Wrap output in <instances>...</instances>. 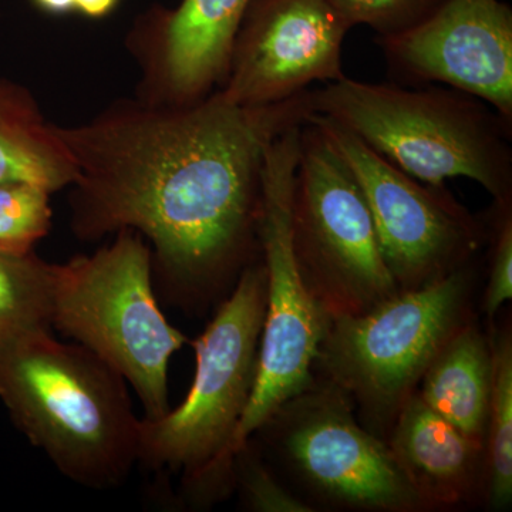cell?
I'll list each match as a JSON object with an SVG mask.
<instances>
[{"instance_id": "6da1fadb", "label": "cell", "mask_w": 512, "mask_h": 512, "mask_svg": "<svg viewBox=\"0 0 512 512\" xmlns=\"http://www.w3.org/2000/svg\"><path fill=\"white\" fill-rule=\"evenodd\" d=\"M312 114L311 89L261 107L215 90L180 106L121 100L86 123L53 124L76 165L73 232H137L170 302L205 311L261 256L266 150Z\"/></svg>"}, {"instance_id": "7a4b0ae2", "label": "cell", "mask_w": 512, "mask_h": 512, "mask_svg": "<svg viewBox=\"0 0 512 512\" xmlns=\"http://www.w3.org/2000/svg\"><path fill=\"white\" fill-rule=\"evenodd\" d=\"M128 383L79 343L53 329L0 342V400L16 429L62 476L90 490H113L138 464L141 419Z\"/></svg>"}, {"instance_id": "3957f363", "label": "cell", "mask_w": 512, "mask_h": 512, "mask_svg": "<svg viewBox=\"0 0 512 512\" xmlns=\"http://www.w3.org/2000/svg\"><path fill=\"white\" fill-rule=\"evenodd\" d=\"M311 103L313 113L345 127L416 180L441 185L466 177L495 204L512 202V121L471 94L345 76L311 90Z\"/></svg>"}, {"instance_id": "277c9868", "label": "cell", "mask_w": 512, "mask_h": 512, "mask_svg": "<svg viewBox=\"0 0 512 512\" xmlns=\"http://www.w3.org/2000/svg\"><path fill=\"white\" fill-rule=\"evenodd\" d=\"M265 305L259 256L195 340L197 366L184 402L160 419H141L138 463L181 474L192 500L212 503L234 487L232 443L254 390Z\"/></svg>"}, {"instance_id": "5b68a950", "label": "cell", "mask_w": 512, "mask_h": 512, "mask_svg": "<svg viewBox=\"0 0 512 512\" xmlns=\"http://www.w3.org/2000/svg\"><path fill=\"white\" fill-rule=\"evenodd\" d=\"M153 254L140 234L117 232L92 255L56 264L50 326L123 376L144 419L170 412L168 365L188 339L158 306Z\"/></svg>"}, {"instance_id": "8992f818", "label": "cell", "mask_w": 512, "mask_h": 512, "mask_svg": "<svg viewBox=\"0 0 512 512\" xmlns=\"http://www.w3.org/2000/svg\"><path fill=\"white\" fill-rule=\"evenodd\" d=\"M471 264L400 291L355 316L330 319L316 362L367 419L392 423L433 360L470 322Z\"/></svg>"}, {"instance_id": "52a82bcc", "label": "cell", "mask_w": 512, "mask_h": 512, "mask_svg": "<svg viewBox=\"0 0 512 512\" xmlns=\"http://www.w3.org/2000/svg\"><path fill=\"white\" fill-rule=\"evenodd\" d=\"M291 228L303 281L330 319L362 315L400 292L352 168L311 119L299 138Z\"/></svg>"}, {"instance_id": "ba28073f", "label": "cell", "mask_w": 512, "mask_h": 512, "mask_svg": "<svg viewBox=\"0 0 512 512\" xmlns=\"http://www.w3.org/2000/svg\"><path fill=\"white\" fill-rule=\"evenodd\" d=\"M302 126L285 131L265 153L259 244L266 305L251 399L232 443V456L284 404L313 384L312 370L330 318L303 281L292 245L291 200Z\"/></svg>"}, {"instance_id": "9c48e42d", "label": "cell", "mask_w": 512, "mask_h": 512, "mask_svg": "<svg viewBox=\"0 0 512 512\" xmlns=\"http://www.w3.org/2000/svg\"><path fill=\"white\" fill-rule=\"evenodd\" d=\"M311 120L352 168L400 291L420 288L473 262L487 241L488 224L444 184L416 180L326 117L312 114Z\"/></svg>"}, {"instance_id": "30bf717a", "label": "cell", "mask_w": 512, "mask_h": 512, "mask_svg": "<svg viewBox=\"0 0 512 512\" xmlns=\"http://www.w3.org/2000/svg\"><path fill=\"white\" fill-rule=\"evenodd\" d=\"M350 404L332 383L312 384L268 421L281 427V450L293 470L316 494L342 507L426 510L387 443L357 423Z\"/></svg>"}, {"instance_id": "8fae6325", "label": "cell", "mask_w": 512, "mask_h": 512, "mask_svg": "<svg viewBox=\"0 0 512 512\" xmlns=\"http://www.w3.org/2000/svg\"><path fill=\"white\" fill-rule=\"evenodd\" d=\"M352 29L325 0H251L229 52L222 99L261 107L313 83L345 77L342 47Z\"/></svg>"}, {"instance_id": "7c38bea8", "label": "cell", "mask_w": 512, "mask_h": 512, "mask_svg": "<svg viewBox=\"0 0 512 512\" xmlns=\"http://www.w3.org/2000/svg\"><path fill=\"white\" fill-rule=\"evenodd\" d=\"M397 84H443L512 121V9L501 0H447L421 25L377 37Z\"/></svg>"}, {"instance_id": "4fadbf2b", "label": "cell", "mask_w": 512, "mask_h": 512, "mask_svg": "<svg viewBox=\"0 0 512 512\" xmlns=\"http://www.w3.org/2000/svg\"><path fill=\"white\" fill-rule=\"evenodd\" d=\"M251 0H181L138 18L128 46L143 69L138 99L191 104L220 89L235 33Z\"/></svg>"}, {"instance_id": "5bb4252c", "label": "cell", "mask_w": 512, "mask_h": 512, "mask_svg": "<svg viewBox=\"0 0 512 512\" xmlns=\"http://www.w3.org/2000/svg\"><path fill=\"white\" fill-rule=\"evenodd\" d=\"M394 460L426 508L471 500L485 476V443L461 433L414 393L393 421Z\"/></svg>"}, {"instance_id": "9a60e30c", "label": "cell", "mask_w": 512, "mask_h": 512, "mask_svg": "<svg viewBox=\"0 0 512 512\" xmlns=\"http://www.w3.org/2000/svg\"><path fill=\"white\" fill-rule=\"evenodd\" d=\"M493 375L491 340L468 322L433 360L416 393L461 433L485 443Z\"/></svg>"}, {"instance_id": "2e32d148", "label": "cell", "mask_w": 512, "mask_h": 512, "mask_svg": "<svg viewBox=\"0 0 512 512\" xmlns=\"http://www.w3.org/2000/svg\"><path fill=\"white\" fill-rule=\"evenodd\" d=\"M76 165L32 94L0 79V183L56 192L76 180Z\"/></svg>"}, {"instance_id": "e0dca14e", "label": "cell", "mask_w": 512, "mask_h": 512, "mask_svg": "<svg viewBox=\"0 0 512 512\" xmlns=\"http://www.w3.org/2000/svg\"><path fill=\"white\" fill-rule=\"evenodd\" d=\"M56 264L29 252L0 249V342L25 330L50 328Z\"/></svg>"}, {"instance_id": "ac0fdd59", "label": "cell", "mask_w": 512, "mask_h": 512, "mask_svg": "<svg viewBox=\"0 0 512 512\" xmlns=\"http://www.w3.org/2000/svg\"><path fill=\"white\" fill-rule=\"evenodd\" d=\"M493 346V392L485 436V485L494 510H507L512 500V343L503 333Z\"/></svg>"}, {"instance_id": "d6986e66", "label": "cell", "mask_w": 512, "mask_h": 512, "mask_svg": "<svg viewBox=\"0 0 512 512\" xmlns=\"http://www.w3.org/2000/svg\"><path fill=\"white\" fill-rule=\"evenodd\" d=\"M52 192L30 183H0V249L29 252L52 228Z\"/></svg>"}, {"instance_id": "ffe728a7", "label": "cell", "mask_w": 512, "mask_h": 512, "mask_svg": "<svg viewBox=\"0 0 512 512\" xmlns=\"http://www.w3.org/2000/svg\"><path fill=\"white\" fill-rule=\"evenodd\" d=\"M350 28L365 25L377 37L409 32L430 18L447 0H325Z\"/></svg>"}, {"instance_id": "44dd1931", "label": "cell", "mask_w": 512, "mask_h": 512, "mask_svg": "<svg viewBox=\"0 0 512 512\" xmlns=\"http://www.w3.org/2000/svg\"><path fill=\"white\" fill-rule=\"evenodd\" d=\"M234 485L239 488L242 501L249 510L258 512H311V505L279 485L256 456L248 440L234 457Z\"/></svg>"}, {"instance_id": "7402d4cb", "label": "cell", "mask_w": 512, "mask_h": 512, "mask_svg": "<svg viewBox=\"0 0 512 512\" xmlns=\"http://www.w3.org/2000/svg\"><path fill=\"white\" fill-rule=\"evenodd\" d=\"M510 204H495L488 225L491 242V266L484 311L494 318L498 309L512 296V210Z\"/></svg>"}, {"instance_id": "603a6c76", "label": "cell", "mask_w": 512, "mask_h": 512, "mask_svg": "<svg viewBox=\"0 0 512 512\" xmlns=\"http://www.w3.org/2000/svg\"><path fill=\"white\" fill-rule=\"evenodd\" d=\"M120 0H74V12L87 19H104L119 6Z\"/></svg>"}, {"instance_id": "cb8c5ba5", "label": "cell", "mask_w": 512, "mask_h": 512, "mask_svg": "<svg viewBox=\"0 0 512 512\" xmlns=\"http://www.w3.org/2000/svg\"><path fill=\"white\" fill-rule=\"evenodd\" d=\"M33 5L47 15L64 16L74 13V0H32Z\"/></svg>"}]
</instances>
